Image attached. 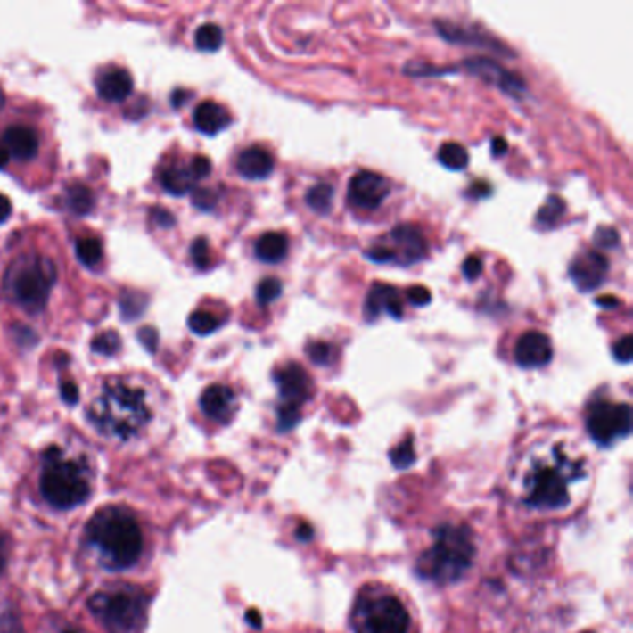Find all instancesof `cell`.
Returning <instances> with one entry per match:
<instances>
[{
	"label": "cell",
	"instance_id": "1",
	"mask_svg": "<svg viewBox=\"0 0 633 633\" xmlns=\"http://www.w3.org/2000/svg\"><path fill=\"white\" fill-rule=\"evenodd\" d=\"M87 542L108 571H125L138 563L144 550V535L136 518L121 507L97 511L86 526Z\"/></svg>",
	"mask_w": 633,
	"mask_h": 633
},
{
	"label": "cell",
	"instance_id": "2",
	"mask_svg": "<svg viewBox=\"0 0 633 633\" xmlns=\"http://www.w3.org/2000/svg\"><path fill=\"white\" fill-rule=\"evenodd\" d=\"M89 420L103 435L128 440L151 420L145 392L123 381H108L101 398L89 407Z\"/></svg>",
	"mask_w": 633,
	"mask_h": 633
},
{
	"label": "cell",
	"instance_id": "3",
	"mask_svg": "<svg viewBox=\"0 0 633 633\" xmlns=\"http://www.w3.org/2000/svg\"><path fill=\"white\" fill-rule=\"evenodd\" d=\"M473 557H476V547H473L470 530L444 524L437 528L432 548L420 555L416 572L433 583H456L470 571Z\"/></svg>",
	"mask_w": 633,
	"mask_h": 633
},
{
	"label": "cell",
	"instance_id": "4",
	"mask_svg": "<svg viewBox=\"0 0 633 633\" xmlns=\"http://www.w3.org/2000/svg\"><path fill=\"white\" fill-rule=\"evenodd\" d=\"M39 489L43 498L56 509H73L89 496V481L78 463L67 461L58 448H49L43 456Z\"/></svg>",
	"mask_w": 633,
	"mask_h": 633
},
{
	"label": "cell",
	"instance_id": "5",
	"mask_svg": "<svg viewBox=\"0 0 633 633\" xmlns=\"http://www.w3.org/2000/svg\"><path fill=\"white\" fill-rule=\"evenodd\" d=\"M101 624L110 633H136L147 619L149 598L136 587H123L111 593H97L87 602Z\"/></svg>",
	"mask_w": 633,
	"mask_h": 633
},
{
	"label": "cell",
	"instance_id": "6",
	"mask_svg": "<svg viewBox=\"0 0 633 633\" xmlns=\"http://www.w3.org/2000/svg\"><path fill=\"white\" fill-rule=\"evenodd\" d=\"M56 266L51 259L29 257L15 262L8 275L6 286L12 298L30 314H39L49 301V293L56 283Z\"/></svg>",
	"mask_w": 633,
	"mask_h": 633
},
{
	"label": "cell",
	"instance_id": "7",
	"mask_svg": "<svg viewBox=\"0 0 633 633\" xmlns=\"http://www.w3.org/2000/svg\"><path fill=\"white\" fill-rule=\"evenodd\" d=\"M409 613L405 605L384 591H365L358 596L353 613V633H409Z\"/></svg>",
	"mask_w": 633,
	"mask_h": 633
},
{
	"label": "cell",
	"instance_id": "8",
	"mask_svg": "<svg viewBox=\"0 0 633 633\" xmlns=\"http://www.w3.org/2000/svg\"><path fill=\"white\" fill-rule=\"evenodd\" d=\"M581 476L580 464L563 456L555 464H538L528 476L526 504L537 509H561L571 502L569 481Z\"/></svg>",
	"mask_w": 633,
	"mask_h": 633
},
{
	"label": "cell",
	"instance_id": "9",
	"mask_svg": "<svg viewBox=\"0 0 633 633\" xmlns=\"http://www.w3.org/2000/svg\"><path fill=\"white\" fill-rule=\"evenodd\" d=\"M587 432L600 446H609L631 432V409L628 403H593L587 415Z\"/></svg>",
	"mask_w": 633,
	"mask_h": 633
},
{
	"label": "cell",
	"instance_id": "10",
	"mask_svg": "<svg viewBox=\"0 0 633 633\" xmlns=\"http://www.w3.org/2000/svg\"><path fill=\"white\" fill-rule=\"evenodd\" d=\"M390 193V183L387 178L374 171H358L351 177L348 186L349 202L357 209L375 210Z\"/></svg>",
	"mask_w": 633,
	"mask_h": 633
},
{
	"label": "cell",
	"instance_id": "11",
	"mask_svg": "<svg viewBox=\"0 0 633 633\" xmlns=\"http://www.w3.org/2000/svg\"><path fill=\"white\" fill-rule=\"evenodd\" d=\"M275 382L283 399L281 405L301 409V405L312 396V381L305 368L298 363H288L286 366L279 368L275 374Z\"/></svg>",
	"mask_w": 633,
	"mask_h": 633
},
{
	"label": "cell",
	"instance_id": "12",
	"mask_svg": "<svg viewBox=\"0 0 633 633\" xmlns=\"http://www.w3.org/2000/svg\"><path fill=\"white\" fill-rule=\"evenodd\" d=\"M390 242L394 243V247H390L394 253V262L401 266H413L423 260L427 255L425 236L415 225H398V227L390 231Z\"/></svg>",
	"mask_w": 633,
	"mask_h": 633
},
{
	"label": "cell",
	"instance_id": "13",
	"mask_svg": "<svg viewBox=\"0 0 633 633\" xmlns=\"http://www.w3.org/2000/svg\"><path fill=\"white\" fill-rule=\"evenodd\" d=\"M609 271V260L605 255L589 251L581 253L571 262V279L580 292L596 290Z\"/></svg>",
	"mask_w": 633,
	"mask_h": 633
},
{
	"label": "cell",
	"instance_id": "14",
	"mask_svg": "<svg viewBox=\"0 0 633 633\" xmlns=\"http://www.w3.org/2000/svg\"><path fill=\"white\" fill-rule=\"evenodd\" d=\"M554 349L550 338L538 331H528L518 338L514 346V360L522 368H542L552 360Z\"/></svg>",
	"mask_w": 633,
	"mask_h": 633
},
{
	"label": "cell",
	"instance_id": "15",
	"mask_svg": "<svg viewBox=\"0 0 633 633\" xmlns=\"http://www.w3.org/2000/svg\"><path fill=\"white\" fill-rule=\"evenodd\" d=\"M381 314H389L392 318L399 320L403 316V303H401L399 292L394 286L377 283L370 288L366 296L365 318L368 322H374Z\"/></svg>",
	"mask_w": 633,
	"mask_h": 633
},
{
	"label": "cell",
	"instance_id": "16",
	"mask_svg": "<svg viewBox=\"0 0 633 633\" xmlns=\"http://www.w3.org/2000/svg\"><path fill=\"white\" fill-rule=\"evenodd\" d=\"M201 409L214 422L227 423L236 411V396L225 384H212L201 396Z\"/></svg>",
	"mask_w": 633,
	"mask_h": 633
},
{
	"label": "cell",
	"instance_id": "17",
	"mask_svg": "<svg viewBox=\"0 0 633 633\" xmlns=\"http://www.w3.org/2000/svg\"><path fill=\"white\" fill-rule=\"evenodd\" d=\"M466 67H468V71H472L473 75L483 77L489 82L498 84L504 92H507L511 95H518V94L526 92V82L520 77L506 71L504 67L496 62L483 60V58H473V60L466 62Z\"/></svg>",
	"mask_w": 633,
	"mask_h": 633
},
{
	"label": "cell",
	"instance_id": "18",
	"mask_svg": "<svg viewBox=\"0 0 633 633\" xmlns=\"http://www.w3.org/2000/svg\"><path fill=\"white\" fill-rule=\"evenodd\" d=\"M134 89V80L128 71L110 67L97 77V92L108 103H123Z\"/></svg>",
	"mask_w": 633,
	"mask_h": 633
},
{
	"label": "cell",
	"instance_id": "19",
	"mask_svg": "<svg viewBox=\"0 0 633 633\" xmlns=\"http://www.w3.org/2000/svg\"><path fill=\"white\" fill-rule=\"evenodd\" d=\"M236 169L243 178L262 180L267 178L275 169V160L264 147H250L240 152Z\"/></svg>",
	"mask_w": 633,
	"mask_h": 633
},
{
	"label": "cell",
	"instance_id": "20",
	"mask_svg": "<svg viewBox=\"0 0 633 633\" xmlns=\"http://www.w3.org/2000/svg\"><path fill=\"white\" fill-rule=\"evenodd\" d=\"M4 147L10 156H15L17 160H32L37 154L39 140L34 128L25 125H13L4 130Z\"/></svg>",
	"mask_w": 633,
	"mask_h": 633
},
{
	"label": "cell",
	"instance_id": "21",
	"mask_svg": "<svg viewBox=\"0 0 633 633\" xmlns=\"http://www.w3.org/2000/svg\"><path fill=\"white\" fill-rule=\"evenodd\" d=\"M229 123H231L229 111L214 101L201 103L193 111V125L202 134L214 136L223 128H227Z\"/></svg>",
	"mask_w": 633,
	"mask_h": 633
},
{
	"label": "cell",
	"instance_id": "22",
	"mask_svg": "<svg viewBox=\"0 0 633 633\" xmlns=\"http://www.w3.org/2000/svg\"><path fill=\"white\" fill-rule=\"evenodd\" d=\"M255 255L266 264H277L288 255V238L281 233H264L255 243Z\"/></svg>",
	"mask_w": 633,
	"mask_h": 633
},
{
	"label": "cell",
	"instance_id": "23",
	"mask_svg": "<svg viewBox=\"0 0 633 633\" xmlns=\"http://www.w3.org/2000/svg\"><path fill=\"white\" fill-rule=\"evenodd\" d=\"M160 185L168 193L180 197V195H186L193 190L195 177L186 168L171 166L160 173Z\"/></svg>",
	"mask_w": 633,
	"mask_h": 633
},
{
	"label": "cell",
	"instance_id": "24",
	"mask_svg": "<svg viewBox=\"0 0 633 633\" xmlns=\"http://www.w3.org/2000/svg\"><path fill=\"white\" fill-rule=\"evenodd\" d=\"M67 207L77 216H87L95 207V195L84 185H71L67 188Z\"/></svg>",
	"mask_w": 633,
	"mask_h": 633
},
{
	"label": "cell",
	"instance_id": "25",
	"mask_svg": "<svg viewBox=\"0 0 633 633\" xmlns=\"http://www.w3.org/2000/svg\"><path fill=\"white\" fill-rule=\"evenodd\" d=\"M333 197H334V188L329 183H320L307 192L305 201L312 212L329 214L333 209Z\"/></svg>",
	"mask_w": 633,
	"mask_h": 633
},
{
	"label": "cell",
	"instance_id": "26",
	"mask_svg": "<svg viewBox=\"0 0 633 633\" xmlns=\"http://www.w3.org/2000/svg\"><path fill=\"white\" fill-rule=\"evenodd\" d=\"M439 160L448 169L461 171L468 166V151L461 144L448 142L442 144L439 149Z\"/></svg>",
	"mask_w": 633,
	"mask_h": 633
},
{
	"label": "cell",
	"instance_id": "27",
	"mask_svg": "<svg viewBox=\"0 0 633 633\" xmlns=\"http://www.w3.org/2000/svg\"><path fill=\"white\" fill-rule=\"evenodd\" d=\"M195 45H197V49L202 53L219 51L221 45H223V30L218 25H214V22L201 25L195 32Z\"/></svg>",
	"mask_w": 633,
	"mask_h": 633
},
{
	"label": "cell",
	"instance_id": "28",
	"mask_svg": "<svg viewBox=\"0 0 633 633\" xmlns=\"http://www.w3.org/2000/svg\"><path fill=\"white\" fill-rule=\"evenodd\" d=\"M563 214H564V201L561 197H557V195H550L547 199L545 205L540 207L538 214H537L538 227L552 229L554 225L561 219Z\"/></svg>",
	"mask_w": 633,
	"mask_h": 633
},
{
	"label": "cell",
	"instance_id": "29",
	"mask_svg": "<svg viewBox=\"0 0 633 633\" xmlns=\"http://www.w3.org/2000/svg\"><path fill=\"white\" fill-rule=\"evenodd\" d=\"M75 251L78 260L87 267H94L103 260V243L97 238H80Z\"/></svg>",
	"mask_w": 633,
	"mask_h": 633
},
{
	"label": "cell",
	"instance_id": "30",
	"mask_svg": "<svg viewBox=\"0 0 633 633\" xmlns=\"http://www.w3.org/2000/svg\"><path fill=\"white\" fill-rule=\"evenodd\" d=\"M119 308H121L123 320L132 322L136 318H140V316L144 314V310L147 308V298L144 296V293L125 292L123 296L119 298Z\"/></svg>",
	"mask_w": 633,
	"mask_h": 633
},
{
	"label": "cell",
	"instance_id": "31",
	"mask_svg": "<svg viewBox=\"0 0 633 633\" xmlns=\"http://www.w3.org/2000/svg\"><path fill=\"white\" fill-rule=\"evenodd\" d=\"M188 327L192 329V333L199 334V336H207L216 333L221 327V320L218 316H214L212 312L207 310H197L190 316L188 320Z\"/></svg>",
	"mask_w": 633,
	"mask_h": 633
},
{
	"label": "cell",
	"instance_id": "32",
	"mask_svg": "<svg viewBox=\"0 0 633 633\" xmlns=\"http://www.w3.org/2000/svg\"><path fill=\"white\" fill-rule=\"evenodd\" d=\"M281 293H283L281 281L275 277H266L257 286V301L260 307H267L274 301H277L281 298Z\"/></svg>",
	"mask_w": 633,
	"mask_h": 633
},
{
	"label": "cell",
	"instance_id": "33",
	"mask_svg": "<svg viewBox=\"0 0 633 633\" xmlns=\"http://www.w3.org/2000/svg\"><path fill=\"white\" fill-rule=\"evenodd\" d=\"M121 348V338L116 331H106V333H101L97 334L94 341H92V349L99 355H116Z\"/></svg>",
	"mask_w": 633,
	"mask_h": 633
},
{
	"label": "cell",
	"instance_id": "34",
	"mask_svg": "<svg viewBox=\"0 0 633 633\" xmlns=\"http://www.w3.org/2000/svg\"><path fill=\"white\" fill-rule=\"evenodd\" d=\"M415 459H416V456H415V440H413V437L405 439L399 446H396L390 451V461L399 470L409 468L415 463Z\"/></svg>",
	"mask_w": 633,
	"mask_h": 633
},
{
	"label": "cell",
	"instance_id": "35",
	"mask_svg": "<svg viewBox=\"0 0 633 633\" xmlns=\"http://www.w3.org/2000/svg\"><path fill=\"white\" fill-rule=\"evenodd\" d=\"M307 353H308V358L312 360V363L318 365V366H329L334 358L333 357L334 349L327 342H310L307 346Z\"/></svg>",
	"mask_w": 633,
	"mask_h": 633
},
{
	"label": "cell",
	"instance_id": "36",
	"mask_svg": "<svg viewBox=\"0 0 633 633\" xmlns=\"http://www.w3.org/2000/svg\"><path fill=\"white\" fill-rule=\"evenodd\" d=\"M301 420V413L296 407H286V405H279L277 409V427L279 432H290V429L296 427Z\"/></svg>",
	"mask_w": 633,
	"mask_h": 633
},
{
	"label": "cell",
	"instance_id": "37",
	"mask_svg": "<svg viewBox=\"0 0 633 633\" xmlns=\"http://www.w3.org/2000/svg\"><path fill=\"white\" fill-rule=\"evenodd\" d=\"M190 253H192V260L195 262V266H199L201 269L209 267L210 247H209V242L205 238H197L192 243V247H190Z\"/></svg>",
	"mask_w": 633,
	"mask_h": 633
},
{
	"label": "cell",
	"instance_id": "38",
	"mask_svg": "<svg viewBox=\"0 0 633 633\" xmlns=\"http://www.w3.org/2000/svg\"><path fill=\"white\" fill-rule=\"evenodd\" d=\"M621 236L613 227H598L595 233V243L602 250H615L619 245Z\"/></svg>",
	"mask_w": 633,
	"mask_h": 633
},
{
	"label": "cell",
	"instance_id": "39",
	"mask_svg": "<svg viewBox=\"0 0 633 633\" xmlns=\"http://www.w3.org/2000/svg\"><path fill=\"white\" fill-rule=\"evenodd\" d=\"M613 357L622 365H628L633 357V338L629 334L622 336L613 346Z\"/></svg>",
	"mask_w": 633,
	"mask_h": 633
},
{
	"label": "cell",
	"instance_id": "40",
	"mask_svg": "<svg viewBox=\"0 0 633 633\" xmlns=\"http://www.w3.org/2000/svg\"><path fill=\"white\" fill-rule=\"evenodd\" d=\"M483 274V262L480 257L472 255L463 262V275L466 281H476Z\"/></svg>",
	"mask_w": 633,
	"mask_h": 633
},
{
	"label": "cell",
	"instance_id": "41",
	"mask_svg": "<svg viewBox=\"0 0 633 633\" xmlns=\"http://www.w3.org/2000/svg\"><path fill=\"white\" fill-rule=\"evenodd\" d=\"M407 300H409V303L415 307H425L432 303V292H429L425 286H411L407 290Z\"/></svg>",
	"mask_w": 633,
	"mask_h": 633
},
{
	"label": "cell",
	"instance_id": "42",
	"mask_svg": "<svg viewBox=\"0 0 633 633\" xmlns=\"http://www.w3.org/2000/svg\"><path fill=\"white\" fill-rule=\"evenodd\" d=\"M218 195L212 190H195L193 192V205L201 210H212L216 207Z\"/></svg>",
	"mask_w": 633,
	"mask_h": 633
},
{
	"label": "cell",
	"instance_id": "43",
	"mask_svg": "<svg viewBox=\"0 0 633 633\" xmlns=\"http://www.w3.org/2000/svg\"><path fill=\"white\" fill-rule=\"evenodd\" d=\"M138 338H140V342L144 344V348L149 351V353H154L156 348H158V342H160V334H158V331L151 325H145L138 331Z\"/></svg>",
	"mask_w": 633,
	"mask_h": 633
},
{
	"label": "cell",
	"instance_id": "44",
	"mask_svg": "<svg viewBox=\"0 0 633 633\" xmlns=\"http://www.w3.org/2000/svg\"><path fill=\"white\" fill-rule=\"evenodd\" d=\"M366 257H368L372 262H377V264L394 262V253H392V250H390V247H384V245L372 247V250L366 251Z\"/></svg>",
	"mask_w": 633,
	"mask_h": 633
},
{
	"label": "cell",
	"instance_id": "45",
	"mask_svg": "<svg viewBox=\"0 0 633 633\" xmlns=\"http://www.w3.org/2000/svg\"><path fill=\"white\" fill-rule=\"evenodd\" d=\"M190 171H192V175L195 177V180H197V178H205L207 175H210L212 164H210V160H209L207 156H201V154H199V156H195L193 160H192Z\"/></svg>",
	"mask_w": 633,
	"mask_h": 633
},
{
	"label": "cell",
	"instance_id": "46",
	"mask_svg": "<svg viewBox=\"0 0 633 633\" xmlns=\"http://www.w3.org/2000/svg\"><path fill=\"white\" fill-rule=\"evenodd\" d=\"M60 396L67 405H75V403H78V398H80L78 387L73 381H62L60 382Z\"/></svg>",
	"mask_w": 633,
	"mask_h": 633
},
{
	"label": "cell",
	"instance_id": "47",
	"mask_svg": "<svg viewBox=\"0 0 633 633\" xmlns=\"http://www.w3.org/2000/svg\"><path fill=\"white\" fill-rule=\"evenodd\" d=\"M152 221L158 225V227H173V225L177 223L175 221V216L164 209H154L152 214H151Z\"/></svg>",
	"mask_w": 633,
	"mask_h": 633
},
{
	"label": "cell",
	"instance_id": "48",
	"mask_svg": "<svg viewBox=\"0 0 633 633\" xmlns=\"http://www.w3.org/2000/svg\"><path fill=\"white\" fill-rule=\"evenodd\" d=\"M8 554H10V545L4 533H0V574L4 572L6 563H8Z\"/></svg>",
	"mask_w": 633,
	"mask_h": 633
},
{
	"label": "cell",
	"instance_id": "49",
	"mask_svg": "<svg viewBox=\"0 0 633 633\" xmlns=\"http://www.w3.org/2000/svg\"><path fill=\"white\" fill-rule=\"evenodd\" d=\"M12 216V201L0 193V223H4Z\"/></svg>",
	"mask_w": 633,
	"mask_h": 633
},
{
	"label": "cell",
	"instance_id": "50",
	"mask_svg": "<svg viewBox=\"0 0 633 633\" xmlns=\"http://www.w3.org/2000/svg\"><path fill=\"white\" fill-rule=\"evenodd\" d=\"M190 97H192L190 92H185V89H177V92H173V95H171V104L175 108H178V106H183L186 103V99H190Z\"/></svg>",
	"mask_w": 633,
	"mask_h": 633
},
{
	"label": "cell",
	"instance_id": "51",
	"mask_svg": "<svg viewBox=\"0 0 633 633\" xmlns=\"http://www.w3.org/2000/svg\"><path fill=\"white\" fill-rule=\"evenodd\" d=\"M506 152H507V142L504 138H494L492 140V154L500 156V154H506Z\"/></svg>",
	"mask_w": 633,
	"mask_h": 633
},
{
	"label": "cell",
	"instance_id": "52",
	"mask_svg": "<svg viewBox=\"0 0 633 633\" xmlns=\"http://www.w3.org/2000/svg\"><path fill=\"white\" fill-rule=\"evenodd\" d=\"M596 305H600L604 308H615L619 305V300L615 296H602L596 300Z\"/></svg>",
	"mask_w": 633,
	"mask_h": 633
},
{
	"label": "cell",
	"instance_id": "53",
	"mask_svg": "<svg viewBox=\"0 0 633 633\" xmlns=\"http://www.w3.org/2000/svg\"><path fill=\"white\" fill-rule=\"evenodd\" d=\"M245 621L250 622L253 628H260V626H262V619H260V615H259L257 609H251V612H247Z\"/></svg>",
	"mask_w": 633,
	"mask_h": 633
},
{
	"label": "cell",
	"instance_id": "54",
	"mask_svg": "<svg viewBox=\"0 0 633 633\" xmlns=\"http://www.w3.org/2000/svg\"><path fill=\"white\" fill-rule=\"evenodd\" d=\"M312 537H314V531H312V528H310L308 524H303V526L298 530V538H300L301 542H308Z\"/></svg>",
	"mask_w": 633,
	"mask_h": 633
},
{
	"label": "cell",
	"instance_id": "55",
	"mask_svg": "<svg viewBox=\"0 0 633 633\" xmlns=\"http://www.w3.org/2000/svg\"><path fill=\"white\" fill-rule=\"evenodd\" d=\"M8 162H10V152L3 144H0V169H3Z\"/></svg>",
	"mask_w": 633,
	"mask_h": 633
},
{
	"label": "cell",
	"instance_id": "56",
	"mask_svg": "<svg viewBox=\"0 0 633 633\" xmlns=\"http://www.w3.org/2000/svg\"><path fill=\"white\" fill-rule=\"evenodd\" d=\"M4 103H6V97H4V94H3V87H0V108L4 106Z\"/></svg>",
	"mask_w": 633,
	"mask_h": 633
},
{
	"label": "cell",
	"instance_id": "57",
	"mask_svg": "<svg viewBox=\"0 0 633 633\" xmlns=\"http://www.w3.org/2000/svg\"><path fill=\"white\" fill-rule=\"evenodd\" d=\"M65 633H78V631H65Z\"/></svg>",
	"mask_w": 633,
	"mask_h": 633
},
{
	"label": "cell",
	"instance_id": "58",
	"mask_svg": "<svg viewBox=\"0 0 633 633\" xmlns=\"http://www.w3.org/2000/svg\"><path fill=\"white\" fill-rule=\"evenodd\" d=\"M583 633H593V631H583Z\"/></svg>",
	"mask_w": 633,
	"mask_h": 633
}]
</instances>
